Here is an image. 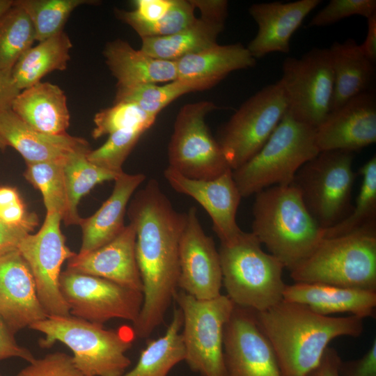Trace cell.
<instances>
[{
	"label": "cell",
	"instance_id": "obj_1",
	"mask_svg": "<svg viewBox=\"0 0 376 376\" xmlns=\"http://www.w3.org/2000/svg\"><path fill=\"white\" fill-rule=\"evenodd\" d=\"M129 217L136 229V258L143 285V304L134 324L147 338L164 320L178 288L179 245L186 213L175 210L155 179L136 192Z\"/></svg>",
	"mask_w": 376,
	"mask_h": 376
},
{
	"label": "cell",
	"instance_id": "obj_2",
	"mask_svg": "<svg viewBox=\"0 0 376 376\" xmlns=\"http://www.w3.org/2000/svg\"><path fill=\"white\" fill-rule=\"evenodd\" d=\"M255 315L274 352L282 376H306L318 365L331 340L358 337L363 331L360 318L324 315L284 300L255 312Z\"/></svg>",
	"mask_w": 376,
	"mask_h": 376
},
{
	"label": "cell",
	"instance_id": "obj_3",
	"mask_svg": "<svg viewBox=\"0 0 376 376\" xmlns=\"http://www.w3.org/2000/svg\"><path fill=\"white\" fill-rule=\"evenodd\" d=\"M251 233L290 271L305 260L324 237L292 184L274 185L256 194Z\"/></svg>",
	"mask_w": 376,
	"mask_h": 376
},
{
	"label": "cell",
	"instance_id": "obj_4",
	"mask_svg": "<svg viewBox=\"0 0 376 376\" xmlns=\"http://www.w3.org/2000/svg\"><path fill=\"white\" fill-rule=\"evenodd\" d=\"M29 328L44 334L42 347L56 342L66 345L75 366L88 376H122L131 363L126 352L136 335L128 326L107 329L70 314L48 316Z\"/></svg>",
	"mask_w": 376,
	"mask_h": 376
},
{
	"label": "cell",
	"instance_id": "obj_5",
	"mask_svg": "<svg viewBox=\"0 0 376 376\" xmlns=\"http://www.w3.org/2000/svg\"><path fill=\"white\" fill-rule=\"evenodd\" d=\"M219 251L222 285L235 306L262 312L283 300L285 284L283 265L266 253L251 233L220 244Z\"/></svg>",
	"mask_w": 376,
	"mask_h": 376
},
{
	"label": "cell",
	"instance_id": "obj_6",
	"mask_svg": "<svg viewBox=\"0 0 376 376\" xmlns=\"http://www.w3.org/2000/svg\"><path fill=\"white\" fill-rule=\"evenodd\" d=\"M290 272L295 282L376 290V227L323 237Z\"/></svg>",
	"mask_w": 376,
	"mask_h": 376
},
{
	"label": "cell",
	"instance_id": "obj_7",
	"mask_svg": "<svg viewBox=\"0 0 376 376\" xmlns=\"http://www.w3.org/2000/svg\"><path fill=\"white\" fill-rule=\"evenodd\" d=\"M315 128L295 119L288 111L262 148L232 170L242 197L274 185H289L299 169L320 152Z\"/></svg>",
	"mask_w": 376,
	"mask_h": 376
},
{
	"label": "cell",
	"instance_id": "obj_8",
	"mask_svg": "<svg viewBox=\"0 0 376 376\" xmlns=\"http://www.w3.org/2000/svg\"><path fill=\"white\" fill-rule=\"evenodd\" d=\"M353 158V152L345 150L320 152L299 169L292 183L311 216L324 230L352 210L350 201L356 178Z\"/></svg>",
	"mask_w": 376,
	"mask_h": 376
},
{
	"label": "cell",
	"instance_id": "obj_9",
	"mask_svg": "<svg viewBox=\"0 0 376 376\" xmlns=\"http://www.w3.org/2000/svg\"><path fill=\"white\" fill-rule=\"evenodd\" d=\"M174 299L182 315L185 361L202 376H226L224 333L234 304L226 295L202 300L183 291Z\"/></svg>",
	"mask_w": 376,
	"mask_h": 376
},
{
	"label": "cell",
	"instance_id": "obj_10",
	"mask_svg": "<svg viewBox=\"0 0 376 376\" xmlns=\"http://www.w3.org/2000/svg\"><path fill=\"white\" fill-rule=\"evenodd\" d=\"M288 110L280 80L249 97L219 132L217 142L232 170L251 159L264 146Z\"/></svg>",
	"mask_w": 376,
	"mask_h": 376
},
{
	"label": "cell",
	"instance_id": "obj_11",
	"mask_svg": "<svg viewBox=\"0 0 376 376\" xmlns=\"http://www.w3.org/2000/svg\"><path fill=\"white\" fill-rule=\"evenodd\" d=\"M217 109L210 101L189 103L180 109L168 148L170 168L198 180L214 179L231 169L205 123L207 114Z\"/></svg>",
	"mask_w": 376,
	"mask_h": 376
},
{
	"label": "cell",
	"instance_id": "obj_12",
	"mask_svg": "<svg viewBox=\"0 0 376 376\" xmlns=\"http://www.w3.org/2000/svg\"><path fill=\"white\" fill-rule=\"evenodd\" d=\"M288 101L287 111L316 128L330 112L334 74L329 48L314 47L300 58L287 57L279 79Z\"/></svg>",
	"mask_w": 376,
	"mask_h": 376
},
{
	"label": "cell",
	"instance_id": "obj_13",
	"mask_svg": "<svg viewBox=\"0 0 376 376\" xmlns=\"http://www.w3.org/2000/svg\"><path fill=\"white\" fill-rule=\"evenodd\" d=\"M62 216L47 212L43 225L36 234H26L17 250L33 276L39 300L48 316L70 315L59 287L61 269L65 260L75 256L66 245L60 224Z\"/></svg>",
	"mask_w": 376,
	"mask_h": 376
},
{
	"label": "cell",
	"instance_id": "obj_14",
	"mask_svg": "<svg viewBox=\"0 0 376 376\" xmlns=\"http://www.w3.org/2000/svg\"><path fill=\"white\" fill-rule=\"evenodd\" d=\"M59 287L70 315L97 324L115 318L134 323L143 304L140 291L68 269L61 272Z\"/></svg>",
	"mask_w": 376,
	"mask_h": 376
},
{
	"label": "cell",
	"instance_id": "obj_15",
	"mask_svg": "<svg viewBox=\"0 0 376 376\" xmlns=\"http://www.w3.org/2000/svg\"><path fill=\"white\" fill-rule=\"evenodd\" d=\"M178 288L197 299L221 295L222 272L219 251L205 234L196 208L186 212V223L179 245Z\"/></svg>",
	"mask_w": 376,
	"mask_h": 376
},
{
	"label": "cell",
	"instance_id": "obj_16",
	"mask_svg": "<svg viewBox=\"0 0 376 376\" xmlns=\"http://www.w3.org/2000/svg\"><path fill=\"white\" fill-rule=\"evenodd\" d=\"M226 376H282L255 312L235 306L224 333Z\"/></svg>",
	"mask_w": 376,
	"mask_h": 376
},
{
	"label": "cell",
	"instance_id": "obj_17",
	"mask_svg": "<svg viewBox=\"0 0 376 376\" xmlns=\"http://www.w3.org/2000/svg\"><path fill=\"white\" fill-rule=\"evenodd\" d=\"M164 178L177 192L191 197L207 212L220 244L237 239L243 231L236 222V213L242 196L229 169L211 180L187 178L168 166Z\"/></svg>",
	"mask_w": 376,
	"mask_h": 376
},
{
	"label": "cell",
	"instance_id": "obj_18",
	"mask_svg": "<svg viewBox=\"0 0 376 376\" xmlns=\"http://www.w3.org/2000/svg\"><path fill=\"white\" fill-rule=\"evenodd\" d=\"M320 152H356L376 141V96L373 88L330 111L315 128Z\"/></svg>",
	"mask_w": 376,
	"mask_h": 376
},
{
	"label": "cell",
	"instance_id": "obj_19",
	"mask_svg": "<svg viewBox=\"0 0 376 376\" xmlns=\"http://www.w3.org/2000/svg\"><path fill=\"white\" fill-rule=\"evenodd\" d=\"M201 16L185 29L173 35L141 38L140 50L162 60L175 61L217 43L228 16L226 0H193Z\"/></svg>",
	"mask_w": 376,
	"mask_h": 376
},
{
	"label": "cell",
	"instance_id": "obj_20",
	"mask_svg": "<svg viewBox=\"0 0 376 376\" xmlns=\"http://www.w3.org/2000/svg\"><path fill=\"white\" fill-rule=\"evenodd\" d=\"M0 315L14 334L48 317L17 249L0 256Z\"/></svg>",
	"mask_w": 376,
	"mask_h": 376
},
{
	"label": "cell",
	"instance_id": "obj_21",
	"mask_svg": "<svg viewBox=\"0 0 376 376\" xmlns=\"http://www.w3.org/2000/svg\"><path fill=\"white\" fill-rule=\"evenodd\" d=\"M135 244L136 229L130 222L106 244L84 254L75 253L68 260L67 269L100 277L142 292Z\"/></svg>",
	"mask_w": 376,
	"mask_h": 376
},
{
	"label": "cell",
	"instance_id": "obj_22",
	"mask_svg": "<svg viewBox=\"0 0 376 376\" xmlns=\"http://www.w3.org/2000/svg\"><path fill=\"white\" fill-rule=\"evenodd\" d=\"M320 0L272 1L252 4L249 12L258 24V32L246 48L256 59L272 52L288 54L290 39L305 17Z\"/></svg>",
	"mask_w": 376,
	"mask_h": 376
},
{
	"label": "cell",
	"instance_id": "obj_23",
	"mask_svg": "<svg viewBox=\"0 0 376 376\" xmlns=\"http://www.w3.org/2000/svg\"><path fill=\"white\" fill-rule=\"evenodd\" d=\"M283 300L304 305L324 315L348 313L363 320L375 316L376 290L295 282L285 285Z\"/></svg>",
	"mask_w": 376,
	"mask_h": 376
},
{
	"label": "cell",
	"instance_id": "obj_24",
	"mask_svg": "<svg viewBox=\"0 0 376 376\" xmlns=\"http://www.w3.org/2000/svg\"><path fill=\"white\" fill-rule=\"evenodd\" d=\"M0 134L26 164L63 159L72 152L89 149L88 142L67 133L48 134L34 130L11 109L0 113Z\"/></svg>",
	"mask_w": 376,
	"mask_h": 376
},
{
	"label": "cell",
	"instance_id": "obj_25",
	"mask_svg": "<svg viewBox=\"0 0 376 376\" xmlns=\"http://www.w3.org/2000/svg\"><path fill=\"white\" fill-rule=\"evenodd\" d=\"M143 173H121L115 180L113 191L91 217L82 219V243L79 254L95 250L111 241L124 229V215L127 203L145 180Z\"/></svg>",
	"mask_w": 376,
	"mask_h": 376
},
{
	"label": "cell",
	"instance_id": "obj_26",
	"mask_svg": "<svg viewBox=\"0 0 376 376\" xmlns=\"http://www.w3.org/2000/svg\"><path fill=\"white\" fill-rule=\"evenodd\" d=\"M105 62L117 79V87L170 82L178 79L175 61L152 57L127 42H109L103 52Z\"/></svg>",
	"mask_w": 376,
	"mask_h": 376
},
{
	"label": "cell",
	"instance_id": "obj_27",
	"mask_svg": "<svg viewBox=\"0 0 376 376\" xmlns=\"http://www.w3.org/2000/svg\"><path fill=\"white\" fill-rule=\"evenodd\" d=\"M11 110L34 130L48 134H63L70 115L64 91L57 85L40 81L20 91Z\"/></svg>",
	"mask_w": 376,
	"mask_h": 376
},
{
	"label": "cell",
	"instance_id": "obj_28",
	"mask_svg": "<svg viewBox=\"0 0 376 376\" xmlns=\"http://www.w3.org/2000/svg\"><path fill=\"white\" fill-rule=\"evenodd\" d=\"M329 49L334 74L331 111L372 88L375 64L364 55L360 45L352 38L343 42H334Z\"/></svg>",
	"mask_w": 376,
	"mask_h": 376
},
{
	"label": "cell",
	"instance_id": "obj_29",
	"mask_svg": "<svg viewBox=\"0 0 376 376\" xmlns=\"http://www.w3.org/2000/svg\"><path fill=\"white\" fill-rule=\"evenodd\" d=\"M178 79H214L219 81L233 71L252 68L256 59L241 43L214 45L175 61Z\"/></svg>",
	"mask_w": 376,
	"mask_h": 376
},
{
	"label": "cell",
	"instance_id": "obj_30",
	"mask_svg": "<svg viewBox=\"0 0 376 376\" xmlns=\"http://www.w3.org/2000/svg\"><path fill=\"white\" fill-rule=\"evenodd\" d=\"M72 47V42L63 31L27 49L12 69L18 88H29L53 71L65 70Z\"/></svg>",
	"mask_w": 376,
	"mask_h": 376
},
{
	"label": "cell",
	"instance_id": "obj_31",
	"mask_svg": "<svg viewBox=\"0 0 376 376\" xmlns=\"http://www.w3.org/2000/svg\"><path fill=\"white\" fill-rule=\"evenodd\" d=\"M182 326V315L178 308L164 334L149 341L136 366L122 376H167L175 365L185 359Z\"/></svg>",
	"mask_w": 376,
	"mask_h": 376
},
{
	"label": "cell",
	"instance_id": "obj_32",
	"mask_svg": "<svg viewBox=\"0 0 376 376\" xmlns=\"http://www.w3.org/2000/svg\"><path fill=\"white\" fill-rule=\"evenodd\" d=\"M90 150L86 149L72 152L65 158L63 163L67 201L63 220L66 225L80 224L82 219L78 214L77 205L83 196L97 184L114 180L121 173L90 162L86 157Z\"/></svg>",
	"mask_w": 376,
	"mask_h": 376
},
{
	"label": "cell",
	"instance_id": "obj_33",
	"mask_svg": "<svg viewBox=\"0 0 376 376\" xmlns=\"http://www.w3.org/2000/svg\"><path fill=\"white\" fill-rule=\"evenodd\" d=\"M219 82L209 78L177 79L162 86L144 84L129 88L117 87L113 103L132 102L157 117L164 107L181 95L210 88Z\"/></svg>",
	"mask_w": 376,
	"mask_h": 376
},
{
	"label": "cell",
	"instance_id": "obj_34",
	"mask_svg": "<svg viewBox=\"0 0 376 376\" xmlns=\"http://www.w3.org/2000/svg\"><path fill=\"white\" fill-rule=\"evenodd\" d=\"M34 41L33 24L14 0L13 6L0 17V70H12Z\"/></svg>",
	"mask_w": 376,
	"mask_h": 376
},
{
	"label": "cell",
	"instance_id": "obj_35",
	"mask_svg": "<svg viewBox=\"0 0 376 376\" xmlns=\"http://www.w3.org/2000/svg\"><path fill=\"white\" fill-rule=\"evenodd\" d=\"M359 173L362 176V182L355 206L343 219L325 229L324 237L342 235L375 225L376 156L365 163Z\"/></svg>",
	"mask_w": 376,
	"mask_h": 376
},
{
	"label": "cell",
	"instance_id": "obj_36",
	"mask_svg": "<svg viewBox=\"0 0 376 376\" xmlns=\"http://www.w3.org/2000/svg\"><path fill=\"white\" fill-rule=\"evenodd\" d=\"M28 15L36 41H44L63 31L64 25L77 7L93 3L88 0H15Z\"/></svg>",
	"mask_w": 376,
	"mask_h": 376
},
{
	"label": "cell",
	"instance_id": "obj_37",
	"mask_svg": "<svg viewBox=\"0 0 376 376\" xmlns=\"http://www.w3.org/2000/svg\"><path fill=\"white\" fill-rule=\"evenodd\" d=\"M26 164L24 177L42 195L47 212H56L62 216L66 210V192L63 171L65 158Z\"/></svg>",
	"mask_w": 376,
	"mask_h": 376
},
{
	"label": "cell",
	"instance_id": "obj_38",
	"mask_svg": "<svg viewBox=\"0 0 376 376\" xmlns=\"http://www.w3.org/2000/svg\"><path fill=\"white\" fill-rule=\"evenodd\" d=\"M152 116L132 102L113 103L112 107L102 109L94 117L95 127L92 132L94 139H98L117 131L145 128L148 130L155 123Z\"/></svg>",
	"mask_w": 376,
	"mask_h": 376
},
{
	"label": "cell",
	"instance_id": "obj_39",
	"mask_svg": "<svg viewBox=\"0 0 376 376\" xmlns=\"http://www.w3.org/2000/svg\"><path fill=\"white\" fill-rule=\"evenodd\" d=\"M145 128H134L117 131L109 134L107 141L100 148L90 150L86 157L92 164L116 173H122V166Z\"/></svg>",
	"mask_w": 376,
	"mask_h": 376
},
{
	"label": "cell",
	"instance_id": "obj_40",
	"mask_svg": "<svg viewBox=\"0 0 376 376\" xmlns=\"http://www.w3.org/2000/svg\"><path fill=\"white\" fill-rule=\"evenodd\" d=\"M193 0H174L167 13L159 20L154 22L131 21L130 26L141 37H162L175 34L192 24L197 17Z\"/></svg>",
	"mask_w": 376,
	"mask_h": 376
},
{
	"label": "cell",
	"instance_id": "obj_41",
	"mask_svg": "<svg viewBox=\"0 0 376 376\" xmlns=\"http://www.w3.org/2000/svg\"><path fill=\"white\" fill-rule=\"evenodd\" d=\"M0 220L8 228L29 234L38 224L37 215L26 211L17 189L0 187Z\"/></svg>",
	"mask_w": 376,
	"mask_h": 376
},
{
	"label": "cell",
	"instance_id": "obj_42",
	"mask_svg": "<svg viewBox=\"0 0 376 376\" xmlns=\"http://www.w3.org/2000/svg\"><path fill=\"white\" fill-rule=\"evenodd\" d=\"M376 15L375 0H331L309 22L308 26H325L344 18Z\"/></svg>",
	"mask_w": 376,
	"mask_h": 376
},
{
	"label": "cell",
	"instance_id": "obj_43",
	"mask_svg": "<svg viewBox=\"0 0 376 376\" xmlns=\"http://www.w3.org/2000/svg\"><path fill=\"white\" fill-rule=\"evenodd\" d=\"M17 376H88L74 363L68 354L56 352L35 359Z\"/></svg>",
	"mask_w": 376,
	"mask_h": 376
},
{
	"label": "cell",
	"instance_id": "obj_44",
	"mask_svg": "<svg viewBox=\"0 0 376 376\" xmlns=\"http://www.w3.org/2000/svg\"><path fill=\"white\" fill-rule=\"evenodd\" d=\"M173 2L174 0H136L133 10L115 9V14L125 23L131 21L154 22L167 13Z\"/></svg>",
	"mask_w": 376,
	"mask_h": 376
},
{
	"label": "cell",
	"instance_id": "obj_45",
	"mask_svg": "<svg viewBox=\"0 0 376 376\" xmlns=\"http://www.w3.org/2000/svg\"><path fill=\"white\" fill-rule=\"evenodd\" d=\"M340 376H376V340L362 357L352 361H341Z\"/></svg>",
	"mask_w": 376,
	"mask_h": 376
},
{
	"label": "cell",
	"instance_id": "obj_46",
	"mask_svg": "<svg viewBox=\"0 0 376 376\" xmlns=\"http://www.w3.org/2000/svg\"><path fill=\"white\" fill-rule=\"evenodd\" d=\"M14 333L0 315V361L10 357H18L29 363L36 358L26 348L17 344Z\"/></svg>",
	"mask_w": 376,
	"mask_h": 376
},
{
	"label": "cell",
	"instance_id": "obj_47",
	"mask_svg": "<svg viewBox=\"0 0 376 376\" xmlns=\"http://www.w3.org/2000/svg\"><path fill=\"white\" fill-rule=\"evenodd\" d=\"M20 91L12 76V70H0V113L11 109Z\"/></svg>",
	"mask_w": 376,
	"mask_h": 376
},
{
	"label": "cell",
	"instance_id": "obj_48",
	"mask_svg": "<svg viewBox=\"0 0 376 376\" xmlns=\"http://www.w3.org/2000/svg\"><path fill=\"white\" fill-rule=\"evenodd\" d=\"M341 361L338 352L328 347L318 365L306 376H340L339 366Z\"/></svg>",
	"mask_w": 376,
	"mask_h": 376
},
{
	"label": "cell",
	"instance_id": "obj_49",
	"mask_svg": "<svg viewBox=\"0 0 376 376\" xmlns=\"http://www.w3.org/2000/svg\"><path fill=\"white\" fill-rule=\"evenodd\" d=\"M24 235H26L8 228L0 220V256L17 250Z\"/></svg>",
	"mask_w": 376,
	"mask_h": 376
},
{
	"label": "cell",
	"instance_id": "obj_50",
	"mask_svg": "<svg viewBox=\"0 0 376 376\" xmlns=\"http://www.w3.org/2000/svg\"><path fill=\"white\" fill-rule=\"evenodd\" d=\"M364 55L373 63L376 62V15L367 18V33L362 45Z\"/></svg>",
	"mask_w": 376,
	"mask_h": 376
},
{
	"label": "cell",
	"instance_id": "obj_51",
	"mask_svg": "<svg viewBox=\"0 0 376 376\" xmlns=\"http://www.w3.org/2000/svg\"><path fill=\"white\" fill-rule=\"evenodd\" d=\"M14 0H0V17L13 6Z\"/></svg>",
	"mask_w": 376,
	"mask_h": 376
},
{
	"label": "cell",
	"instance_id": "obj_52",
	"mask_svg": "<svg viewBox=\"0 0 376 376\" xmlns=\"http://www.w3.org/2000/svg\"><path fill=\"white\" fill-rule=\"evenodd\" d=\"M7 144L5 141V140L3 139V138L2 137V136L0 134V149L1 150H3L5 149L6 147H7Z\"/></svg>",
	"mask_w": 376,
	"mask_h": 376
},
{
	"label": "cell",
	"instance_id": "obj_53",
	"mask_svg": "<svg viewBox=\"0 0 376 376\" xmlns=\"http://www.w3.org/2000/svg\"><path fill=\"white\" fill-rule=\"evenodd\" d=\"M0 376H1V375H0Z\"/></svg>",
	"mask_w": 376,
	"mask_h": 376
}]
</instances>
